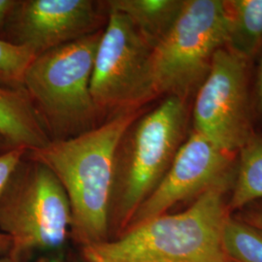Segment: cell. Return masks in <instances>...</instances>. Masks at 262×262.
<instances>
[{"mask_svg":"<svg viewBox=\"0 0 262 262\" xmlns=\"http://www.w3.org/2000/svg\"><path fill=\"white\" fill-rule=\"evenodd\" d=\"M234 177L235 166L182 211L152 217L116 239L82 248L83 261L230 262L222 237L231 215Z\"/></svg>","mask_w":262,"mask_h":262,"instance_id":"6da1fadb","label":"cell"},{"mask_svg":"<svg viewBox=\"0 0 262 262\" xmlns=\"http://www.w3.org/2000/svg\"><path fill=\"white\" fill-rule=\"evenodd\" d=\"M150 106L122 111L77 137L28 150V156L50 169L63 187L71 208L70 238L81 249L109 239L116 148L124 131Z\"/></svg>","mask_w":262,"mask_h":262,"instance_id":"7a4b0ae2","label":"cell"},{"mask_svg":"<svg viewBox=\"0 0 262 262\" xmlns=\"http://www.w3.org/2000/svg\"><path fill=\"white\" fill-rule=\"evenodd\" d=\"M190 117L191 101L167 96L150 105L124 131L114 157L108 240L127 229L165 176L190 131Z\"/></svg>","mask_w":262,"mask_h":262,"instance_id":"3957f363","label":"cell"},{"mask_svg":"<svg viewBox=\"0 0 262 262\" xmlns=\"http://www.w3.org/2000/svg\"><path fill=\"white\" fill-rule=\"evenodd\" d=\"M103 29L47 51L28 66L24 89L51 142L74 138L103 122L91 94Z\"/></svg>","mask_w":262,"mask_h":262,"instance_id":"277c9868","label":"cell"},{"mask_svg":"<svg viewBox=\"0 0 262 262\" xmlns=\"http://www.w3.org/2000/svg\"><path fill=\"white\" fill-rule=\"evenodd\" d=\"M226 45L223 0H185L166 36L152 48L147 79L149 104L167 96L192 102L219 50Z\"/></svg>","mask_w":262,"mask_h":262,"instance_id":"5b68a950","label":"cell"},{"mask_svg":"<svg viewBox=\"0 0 262 262\" xmlns=\"http://www.w3.org/2000/svg\"><path fill=\"white\" fill-rule=\"evenodd\" d=\"M71 208L54 173L27 154L0 200V231L11 239V257L59 253L70 238Z\"/></svg>","mask_w":262,"mask_h":262,"instance_id":"8992f818","label":"cell"},{"mask_svg":"<svg viewBox=\"0 0 262 262\" xmlns=\"http://www.w3.org/2000/svg\"><path fill=\"white\" fill-rule=\"evenodd\" d=\"M253 62L228 48L217 51L191 102V129L237 154L255 130Z\"/></svg>","mask_w":262,"mask_h":262,"instance_id":"52a82bcc","label":"cell"},{"mask_svg":"<svg viewBox=\"0 0 262 262\" xmlns=\"http://www.w3.org/2000/svg\"><path fill=\"white\" fill-rule=\"evenodd\" d=\"M108 11L91 80V94L103 122L122 111L152 105L146 97L152 48L125 15Z\"/></svg>","mask_w":262,"mask_h":262,"instance_id":"ba28073f","label":"cell"},{"mask_svg":"<svg viewBox=\"0 0 262 262\" xmlns=\"http://www.w3.org/2000/svg\"><path fill=\"white\" fill-rule=\"evenodd\" d=\"M105 0H17L1 39L36 56L106 27Z\"/></svg>","mask_w":262,"mask_h":262,"instance_id":"9c48e42d","label":"cell"},{"mask_svg":"<svg viewBox=\"0 0 262 262\" xmlns=\"http://www.w3.org/2000/svg\"><path fill=\"white\" fill-rule=\"evenodd\" d=\"M236 159L237 154L220 148L190 128L165 176L134 214L127 229L173 213L177 207L188 206L233 168Z\"/></svg>","mask_w":262,"mask_h":262,"instance_id":"30bf717a","label":"cell"},{"mask_svg":"<svg viewBox=\"0 0 262 262\" xmlns=\"http://www.w3.org/2000/svg\"><path fill=\"white\" fill-rule=\"evenodd\" d=\"M0 135L12 147L28 150L51 142L25 89L0 84Z\"/></svg>","mask_w":262,"mask_h":262,"instance_id":"8fae6325","label":"cell"},{"mask_svg":"<svg viewBox=\"0 0 262 262\" xmlns=\"http://www.w3.org/2000/svg\"><path fill=\"white\" fill-rule=\"evenodd\" d=\"M108 10L130 19L151 48L166 36L178 19L185 0H105Z\"/></svg>","mask_w":262,"mask_h":262,"instance_id":"7c38bea8","label":"cell"},{"mask_svg":"<svg viewBox=\"0 0 262 262\" xmlns=\"http://www.w3.org/2000/svg\"><path fill=\"white\" fill-rule=\"evenodd\" d=\"M226 45L254 62L262 53V0H225Z\"/></svg>","mask_w":262,"mask_h":262,"instance_id":"4fadbf2b","label":"cell"},{"mask_svg":"<svg viewBox=\"0 0 262 262\" xmlns=\"http://www.w3.org/2000/svg\"><path fill=\"white\" fill-rule=\"evenodd\" d=\"M258 200H262V129H255L237 152L230 213Z\"/></svg>","mask_w":262,"mask_h":262,"instance_id":"5bb4252c","label":"cell"},{"mask_svg":"<svg viewBox=\"0 0 262 262\" xmlns=\"http://www.w3.org/2000/svg\"><path fill=\"white\" fill-rule=\"evenodd\" d=\"M222 241L230 262H262V229L233 214L225 221Z\"/></svg>","mask_w":262,"mask_h":262,"instance_id":"9a60e30c","label":"cell"},{"mask_svg":"<svg viewBox=\"0 0 262 262\" xmlns=\"http://www.w3.org/2000/svg\"><path fill=\"white\" fill-rule=\"evenodd\" d=\"M36 56L28 48L14 45L0 38V84L24 89L28 66Z\"/></svg>","mask_w":262,"mask_h":262,"instance_id":"2e32d148","label":"cell"},{"mask_svg":"<svg viewBox=\"0 0 262 262\" xmlns=\"http://www.w3.org/2000/svg\"><path fill=\"white\" fill-rule=\"evenodd\" d=\"M28 150L21 147H14L0 152V200L7 187L14 171L19 165Z\"/></svg>","mask_w":262,"mask_h":262,"instance_id":"e0dca14e","label":"cell"},{"mask_svg":"<svg viewBox=\"0 0 262 262\" xmlns=\"http://www.w3.org/2000/svg\"><path fill=\"white\" fill-rule=\"evenodd\" d=\"M253 108L255 129H262V53L255 71L253 68Z\"/></svg>","mask_w":262,"mask_h":262,"instance_id":"ac0fdd59","label":"cell"},{"mask_svg":"<svg viewBox=\"0 0 262 262\" xmlns=\"http://www.w3.org/2000/svg\"><path fill=\"white\" fill-rule=\"evenodd\" d=\"M233 215L243 220L244 222L262 229V200H258L244 207Z\"/></svg>","mask_w":262,"mask_h":262,"instance_id":"d6986e66","label":"cell"},{"mask_svg":"<svg viewBox=\"0 0 262 262\" xmlns=\"http://www.w3.org/2000/svg\"><path fill=\"white\" fill-rule=\"evenodd\" d=\"M16 3L17 0H0V38Z\"/></svg>","mask_w":262,"mask_h":262,"instance_id":"ffe728a7","label":"cell"},{"mask_svg":"<svg viewBox=\"0 0 262 262\" xmlns=\"http://www.w3.org/2000/svg\"><path fill=\"white\" fill-rule=\"evenodd\" d=\"M11 250V239L8 235L0 231V255H7Z\"/></svg>","mask_w":262,"mask_h":262,"instance_id":"44dd1931","label":"cell"},{"mask_svg":"<svg viewBox=\"0 0 262 262\" xmlns=\"http://www.w3.org/2000/svg\"><path fill=\"white\" fill-rule=\"evenodd\" d=\"M11 148H14V147H12L9 143L6 141V139H4V138L0 135V152H1V151H4V150H9Z\"/></svg>","mask_w":262,"mask_h":262,"instance_id":"7402d4cb","label":"cell"},{"mask_svg":"<svg viewBox=\"0 0 262 262\" xmlns=\"http://www.w3.org/2000/svg\"><path fill=\"white\" fill-rule=\"evenodd\" d=\"M0 262H19L16 259H14L13 257H11L9 254L7 255H0Z\"/></svg>","mask_w":262,"mask_h":262,"instance_id":"603a6c76","label":"cell"}]
</instances>
